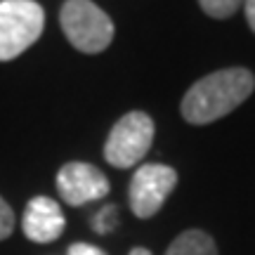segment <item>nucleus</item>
Masks as SVG:
<instances>
[{
	"mask_svg": "<svg viewBox=\"0 0 255 255\" xmlns=\"http://www.w3.org/2000/svg\"><path fill=\"white\" fill-rule=\"evenodd\" d=\"M201 9L213 19H227L232 17L234 12H237L241 5H244V0H199Z\"/></svg>",
	"mask_w": 255,
	"mask_h": 255,
	"instance_id": "obj_9",
	"label": "nucleus"
},
{
	"mask_svg": "<svg viewBox=\"0 0 255 255\" xmlns=\"http://www.w3.org/2000/svg\"><path fill=\"white\" fill-rule=\"evenodd\" d=\"M57 189L64 203L85 206L109 194V180L100 168L83 161H71L62 165V170L57 173Z\"/></svg>",
	"mask_w": 255,
	"mask_h": 255,
	"instance_id": "obj_6",
	"label": "nucleus"
},
{
	"mask_svg": "<svg viewBox=\"0 0 255 255\" xmlns=\"http://www.w3.org/2000/svg\"><path fill=\"white\" fill-rule=\"evenodd\" d=\"M244 12H246V24L255 33V0H244Z\"/></svg>",
	"mask_w": 255,
	"mask_h": 255,
	"instance_id": "obj_13",
	"label": "nucleus"
},
{
	"mask_svg": "<svg viewBox=\"0 0 255 255\" xmlns=\"http://www.w3.org/2000/svg\"><path fill=\"white\" fill-rule=\"evenodd\" d=\"M14 210L9 208V203L2 196H0V241L7 239L12 232H14Z\"/></svg>",
	"mask_w": 255,
	"mask_h": 255,
	"instance_id": "obj_10",
	"label": "nucleus"
},
{
	"mask_svg": "<svg viewBox=\"0 0 255 255\" xmlns=\"http://www.w3.org/2000/svg\"><path fill=\"white\" fill-rule=\"evenodd\" d=\"M154 142V121L144 111H130L111 128L104 158L114 168H132L146 156Z\"/></svg>",
	"mask_w": 255,
	"mask_h": 255,
	"instance_id": "obj_4",
	"label": "nucleus"
},
{
	"mask_svg": "<svg viewBox=\"0 0 255 255\" xmlns=\"http://www.w3.org/2000/svg\"><path fill=\"white\" fill-rule=\"evenodd\" d=\"M64 213L59 203L50 196H33L26 203L24 218H21V229L26 239L36 241V244H50L57 241L64 232Z\"/></svg>",
	"mask_w": 255,
	"mask_h": 255,
	"instance_id": "obj_7",
	"label": "nucleus"
},
{
	"mask_svg": "<svg viewBox=\"0 0 255 255\" xmlns=\"http://www.w3.org/2000/svg\"><path fill=\"white\" fill-rule=\"evenodd\" d=\"M128 255H151V251H146V248H132Z\"/></svg>",
	"mask_w": 255,
	"mask_h": 255,
	"instance_id": "obj_14",
	"label": "nucleus"
},
{
	"mask_svg": "<svg viewBox=\"0 0 255 255\" xmlns=\"http://www.w3.org/2000/svg\"><path fill=\"white\" fill-rule=\"evenodd\" d=\"M177 184V173L170 165L163 163H146L139 165L130 180V208L137 218H154L158 210L163 208L165 199L173 194Z\"/></svg>",
	"mask_w": 255,
	"mask_h": 255,
	"instance_id": "obj_5",
	"label": "nucleus"
},
{
	"mask_svg": "<svg viewBox=\"0 0 255 255\" xmlns=\"http://www.w3.org/2000/svg\"><path fill=\"white\" fill-rule=\"evenodd\" d=\"M45 26V12L36 0H0V62L26 52Z\"/></svg>",
	"mask_w": 255,
	"mask_h": 255,
	"instance_id": "obj_3",
	"label": "nucleus"
},
{
	"mask_svg": "<svg viewBox=\"0 0 255 255\" xmlns=\"http://www.w3.org/2000/svg\"><path fill=\"white\" fill-rule=\"evenodd\" d=\"M255 90V76L244 66L220 69L191 85L182 97L180 111L191 126H206L220 121L241 107Z\"/></svg>",
	"mask_w": 255,
	"mask_h": 255,
	"instance_id": "obj_1",
	"label": "nucleus"
},
{
	"mask_svg": "<svg viewBox=\"0 0 255 255\" xmlns=\"http://www.w3.org/2000/svg\"><path fill=\"white\" fill-rule=\"evenodd\" d=\"M69 255H107V253L97 246H90V244H73V246H69Z\"/></svg>",
	"mask_w": 255,
	"mask_h": 255,
	"instance_id": "obj_12",
	"label": "nucleus"
},
{
	"mask_svg": "<svg viewBox=\"0 0 255 255\" xmlns=\"http://www.w3.org/2000/svg\"><path fill=\"white\" fill-rule=\"evenodd\" d=\"M64 36L85 55L104 52L114 40V21L92 0H66L59 12Z\"/></svg>",
	"mask_w": 255,
	"mask_h": 255,
	"instance_id": "obj_2",
	"label": "nucleus"
},
{
	"mask_svg": "<svg viewBox=\"0 0 255 255\" xmlns=\"http://www.w3.org/2000/svg\"><path fill=\"white\" fill-rule=\"evenodd\" d=\"M116 225V208L114 206H107V208H102V213L95 218V229L100 232V234H107L111 232Z\"/></svg>",
	"mask_w": 255,
	"mask_h": 255,
	"instance_id": "obj_11",
	"label": "nucleus"
},
{
	"mask_svg": "<svg viewBox=\"0 0 255 255\" xmlns=\"http://www.w3.org/2000/svg\"><path fill=\"white\" fill-rule=\"evenodd\" d=\"M165 255H218V246L206 232L187 229L168 246Z\"/></svg>",
	"mask_w": 255,
	"mask_h": 255,
	"instance_id": "obj_8",
	"label": "nucleus"
}]
</instances>
